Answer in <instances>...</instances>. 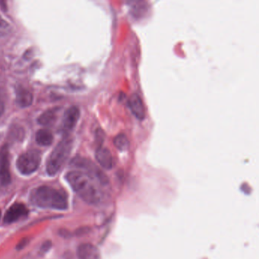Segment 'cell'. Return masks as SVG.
<instances>
[{
  "mask_svg": "<svg viewBox=\"0 0 259 259\" xmlns=\"http://www.w3.org/2000/svg\"><path fill=\"white\" fill-rule=\"evenodd\" d=\"M66 180L71 189L86 203L95 205L102 201V192L96 185L95 180L84 172H68Z\"/></svg>",
  "mask_w": 259,
  "mask_h": 259,
  "instance_id": "1",
  "label": "cell"
},
{
  "mask_svg": "<svg viewBox=\"0 0 259 259\" xmlns=\"http://www.w3.org/2000/svg\"><path fill=\"white\" fill-rule=\"evenodd\" d=\"M30 201L41 208L65 210L68 206L66 194L64 192L47 186L33 190L30 194Z\"/></svg>",
  "mask_w": 259,
  "mask_h": 259,
  "instance_id": "2",
  "label": "cell"
},
{
  "mask_svg": "<svg viewBox=\"0 0 259 259\" xmlns=\"http://www.w3.org/2000/svg\"><path fill=\"white\" fill-rule=\"evenodd\" d=\"M72 147V141L68 136L64 137L54 148V151L49 157L47 163V172L49 176H55L63 167Z\"/></svg>",
  "mask_w": 259,
  "mask_h": 259,
  "instance_id": "3",
  "label": "cell"
},
{
  "mask_svg": "<svg viewBox=\"0 0 259 259\" xmlns=\"http://www.w3.org/2000/svg\"><path fill=\"white\" fill-rule=\"evenodd\" d=\"M41 162V153L33 149L21 154L17 160L18 171L23 175H31L38 170Z\"/></svg>",
  "mask_w": 259,
  "mask_h": 259,
  "instance_id": "4",
  "label": "cell"
},
{
  "mask_svg": "<svg viewBox=\"0 0 259 259\" xmlns=\"http://www.w3.org/2000/svg\"><path fill=\"white\" fill-rule=\"evenodd\" d=\"M71 164L78 168L84 170V173L92 177L95 181L101 184L106 185L108 183V179L105 174L94 163L91 162V160L83 157H76L72 160Z\"/></svg>",
  "mask_w": 259,
  "mask_h": 259,
  "instance_id": "5",
  "label": "cell"
},
{
  "mask_svg": "<svg viewBox=\"0 0 259 259\" xmlns=\"http://www.w3.org/2000/svg\"><path fill=\"white\" fill-rule=\"evenodd\" d=\"M10 183L9 151L8 145H4L0 150V184L8 186Z\"/></svg>",
  "mask_w": 259,
  "mask_h": 259,
  "instance_id": "6",
  "label": "cell"
},
{
  "mask_svg": "<svg viewBox=\"0 0 259 259\" xmlns=\"http://www.w3.org/2000/svg\"><path fill=\"white\" fill-rule=\"evenodd\" d=\"M80 117L79 109L75 106L69 107L64 114L62 123V131L68 136L70 131H72L78 123Z\"/></svg>",
  "mask_w": 259,
  "mask_h": 259,
  "instance_id": "7",
  "label": "cell"
},
{
  "mask_svg": "<svg viewBox=\"0 0 259 259\" xmlns=\"http://www.w3.org/2000/svg\"><path fill=\"white\" fill-rule=\"evenodd\" d=\"M28 214V209L24 204L15 203L7 210L4 216V223L12 224L18 220L26 217Z\"/></svg>",
  "mask_w": 259,
  "mask_h": 259,
  "instance_id": "8",
  "label": "cell"
},
{
  "mask_svg": "<svg viewBox=\"0 0 259 259\" xmlns=\"http://www.w3.org/2000/svg\"><path fill=\"white\" fill-rule=\"evenodd\" d=\"M129 107L133 115L138 120H143L145 118V109L142 100L138 94H132L130 96Z\"/></svg>",
  "mask_w": 259,
  "mask_h": 259,
  "instance_id": "9",
  "label": "cell"
},
{
  "mask_svg": "<svg viewBox=\"0 0 259 259\" xmlns=\"http://www.w3.org/2000/svg\"><path fill=\"white\" fill-rule=\"evenodd\" d=\"M95 157L98 164L105 170H111L114 167V157L107 147L102 146L98 147L96 151Z\"/></svg>",
  "mask_w": 259,
  "mask_h": 259,
  "instance_id": "10",
  "label": "cell"
},
{
  "mask_svg": "<svg viewBox=\"0 0 259 259\" xmlns=\"http://www.w3.org/2000/svg\"><path fill=\"white\" fill-rule=\"evenodd\" d=\"M78 259H101L99 250L91 243H82L77 250Z\"/></svg>",
  "mask_w": 259,
  "mask_h": 259,
  "instance_id": "11",
  "label": "cell"
},
{
  "mask_svg": "<svg viewBox=\"0 0 259 259\" xmlns=\"http://www.w3.org/2000/svg\"><path fill=\"white\" fill-rule=\"evenodd\" d=\"M16 102L21 107H28L32 104L33 94L26 88L19 87L16 91Z\"/></svg>",
  "mask_w": 259,
  "mask_h": 259,
  "instance_id": "12",
  "label": "cell"
},
{
  "mask_svg": "<svg viewBox=\"0 0 259 259\" xmlns=\"http://www.w3.org/2000/svg\"><path fill=\"white\" fill-rule=\"evenodd\" d=\"M36 141L41 146L51 145L54 141L52 133L47 130H40L36 133Z\"/></svg>",
  "mask_w": 259,
  "mask_h": 259,
  "instance_id": "13",
  "label": "cell"
},
{
  "mask_svg": "<svg viewBox=\"0 0 259 259\" xmlns=\"http://www.w3.org/2000/svg\"><path fill=\"white\" fill-rule=\"evenodd\" d=\"M59 110L57 109H51L44 112L41 117L38 118V123L42 126L51 125L57 120V113Z\"/></svg>",
  "mask_w": 259,
  "mask_h": 259,
  "instance_id": "14",
  "label": "cell"
},
{
  "mask_svg": "<svg viewBox=\"0 0 259 259\" xmlns=\"http://www.w3.org/2000/svg\"><path fill=\"white\" fill-rule=\"evenodd\" d=\"M114 144L120 151H126L130 147V141L125 134H119L114 138Z\"/></svg>",
  "mask_w": 259,
  "mask_h": 259,
  "instance_id": "15",
  "label": "cell"
},
{
  "mask_svg": "<svg viewBox=\"0 0 259 259\" xmlns=\"http://www.w3.org/2000/svg\"><path fill=\"white\" fill-rule=\"evenodd\" d=\"M11 31V26L0 15V38L6 36Z\"/></svg>",
  "mask_w": 259,
  "mask_h": 259,
  "instance_id": "16",
  "label": "cell"
},
{
  "mask_svg": "<svg viewBox=\"0 0 259 259\" xmlns=\"http://www.w3.org/2000/svg\"><path fill=\"white\" fill-rule=\"evenodd\" d=\"M4 110H5V107H4V103L2 101V98H1V95H0V116H2L3 114Z\"/></svg>",
  "mask_w": 259,
  "mask_h": 259,
  "instance_id": "17",
  "label": "cell"
},
{
  "mask_svg": "<svg viewBox=\"0 0 259 259\" xmlns=\"http://www.w3.org/2000/svg\"><path fill=\"white\" fill-rule=\"evenodd\" d=\"M0 217H1V212H0Z\"/></svg>",
  "mask_w": 259,
  "mask_h": 259,
  "instance_id": "18",
  "label": "cell"
}]
</instances>
